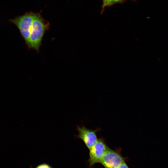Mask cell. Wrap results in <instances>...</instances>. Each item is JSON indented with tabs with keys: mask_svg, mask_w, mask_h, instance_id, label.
Masks as SVG:
<instances>
[{
	"mask_svg": "<svg viewBox=\"0 0 168 168\" xmlns=\"http://www.w3.org/2000/svg\"><path fill=\"white\" fill-rule=\"evenodd\" d=\"M118 168H129L125 161L122 162Z\"/></svg>",
	"mask_w": 168,
	"mask_h": 168,
	"instance_id": "obj_8",
	"label": "cell"
},
{
	"mask_svg": "<svg viewBox=\"0 0 168 168\" xmlns=\"http://www.w3.org/2000/svg\"><path fill=\"white\" fill-rule=\"evenodd\" d=\"M124 161V158L119 153L108 147L100 163L105 168H118Z\"/></svg>",
	"mask_w": 168,
	"mask_h": 168,
	"instance_id": "obj_4",
	"label": "cell"
},
{
	"mask_svg": "<svg viewBox=\"0 0 168 168\" xmlns=\"http://www.w3.org/2000/svg\"><path fill=\"white\" fill-rule=\"evenodd\" d=\"M48 26L39 14L34 13L28 47L38 51Z\"/></svg>",
	"mask_w": 168,
	"mask_h": 168,
	"instance_id": "obj_1",
	"label": "cell"
},
{
	"mask_svg": "<svg viewBox=\"0 0 168 168\" xmlns=\"http://www.w3.org/2000/svg\"><path fill=\"white\" fill-rule=\"evenodd\" d=\"M36 168H52L50 166L46 164L39 165Z\"/></svg>",
	"mask_w": 168,
	"mask_h": 168,
	"instance_id": "obj_7",
	"label": "cell"
},
{
	"mask_svg": "<svg viewBox=\"0 0 168 168\" xmlns=\"http://www.w3.org/2000/svg\"><path fill=\"white\" fill-rule=\"evenodd\" d=\"M78 134L76 136L77 138L81 139L89 149L97 141V129L92 130L88 129L84 126H77Z\"/></svg>",
	"mask_w": 168,
	"mask_h": 168,
	"instance_id": "obj_5",
	"label": "cell"
},
{
	"mask_svg": "<svg viewBox=\"0 0 168 168\" xmlns=\"http://www.w3.org/2000/svg\"><path fill=\"white\" fill-rule=\"evenodd\" d=\"M101 13L102 14L106 7H109L118 3H123L127 0H102ZM135 2V0H131Z\"/></svg>",
	"mask_w": 168,
	"mask_h": 168,
	"instance_id": "obj_6",
	"label": "cell"
},
{
	"mask_svg": "<svg viewBox=\"0 0 168 168\" xmlns=\"http://www.w3.org/2000/svg\"><path fill=\"white\" fill-rule=\"evenodd\" d=\"M108 147L104 139H98L96 142L90 148L88 162L90 167L96 163H100Z\"/></svg>",
	"mask_w": 168,
	"mask_h": 168,
	"instance_id": "obj_3",
	"label": "cell"
},
{
	"mask_svg": "<svg viewBox=\"0 0 168 168\" xmlns=\"http://www.w3.org/2000/svg\"><path fill=\"white\" fill-rule=\"evenodd\" d=\"M34 14V13H27L10 20V21L14 24L18 28L27 46Z\"/></svg>",
	"mask_w": 168,
	"mask_h": 168,
	"instance_id": "obj_2",
	"label": "cell"
}]
</instances>
